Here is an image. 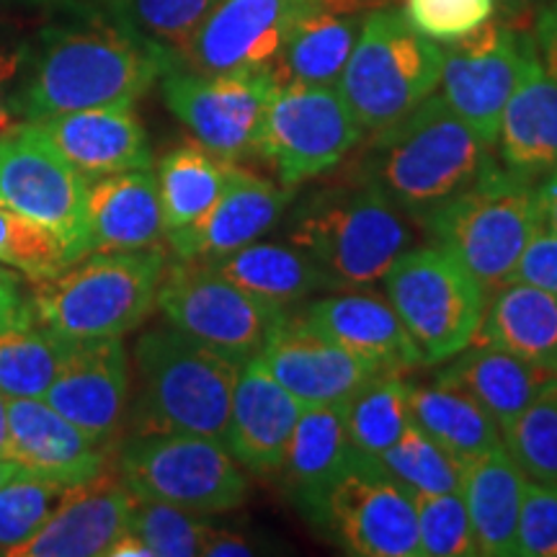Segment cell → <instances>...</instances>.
Listing matches in <instances>:
<instances>
[{
    "mask_svg": "<svg viewBox=\"0 0 557 557\" xmlns=\"http://www.w3.org/2000/svg\"><path fill=\"white\" fill-rule=\"evenodd\" d=\"M534 194H537L540 227L557 238V171L542 176L534 184Z\"/></svg>",
    "mask_w": 557,
    "mask_h": 557,
    "instance_id": "49",
    "label": "cell"
},
{
    "mask_svg": "<svg viewBox=\"0 0 557 557\" xmlns=\"http://www.w3.org/2000/svg\"><path fill=\"white\" fill-rule=\"evenodd\" d=\"M67 485L16 472L0 487V555L24 545L58 508Z\"/></svg>",
    "mask_w": 557,
    "mask_h": 557,
    "instance_id": "42",
    "label": "cell"
},
{
    "mask_svg": "<svg viewBox=\"0 0 557 557\" xmlns=\"http://www.w3.org/2000/svg\"><path fill=\"white\" fill-rule=\"evenodd\" d=\"M346 434L359 457L377 459L410 423L408 382L403 374H377L344 403Z\"/></svg>",
    "mask_w": 557,
    "mask_h": 557,
    "instance_id": "36",
    "label": "cell"
},
{
    "mask_svg": "<svg viewBox=\"0 0 557 557\" xmlns=\"http://www.w3.org/2000/svg\"><path fill=\"white\" fill-rule=\"evenodd\" d=\"M26 305H29V299H24V295H21L18 276L13 271L3 269V263H0V323L16 315Z\"/></svg>",
    "mask_w": 557,
    "mask_h": 557,
    "instance_id": "51",
    "label": "cell"
},
{
    "mask_svg": "<svg viewBox=\"0 0 557 557\" xmlns=\"http://www.w3.org/2000/svg\"><path fill=\"white\" fill-rule=\"evenodd\" d=\"M511 282H524L557 297V238L537 225L513 269Z\"/></svg>",
    "mask_w": 557,
    "mask_h": 557,
    "instance_id": "46",
    "label": "cell"
},
{
    "mask_svg": "<svg viewBox=\"0 0 557 557\" xmlns=\"http://www.w3.org/2000/svg\"><path fill=\"white\" fill-rule=\"evenodd\" d=\"M529 478L504 444L462 465V493L478 549L485 557L517 555L521 500Z\"/></svg>",
    "mask_w": 557,
    "mask_h": 557,
    "instance_id": "29",
    "label": "cell"
},
{
    "mask_svg": "<svg viewBox=\"0 0 557 557\" xmlns=\"http://www.w3.org/2000/svg\"><path fill=\"white\" fill-rule=\"evenodd\" d=\"M163 101L199 145L220 158H256L263 116L278 86L274 70L205 75L171 67L163 75Z\"/></svg>",
    "mask_w": 557,
    "mask_h": 557,
    "instance_id": "13",
    "label": "cell"
},
{
    "mask_svg": "<svg viewBox=\"0 0 557 557\" xmlns=\"http://www.w3.org/2000/svg\"><path fill=\"white\" fill-rule=\"evenodd\" d=\"M389 478L398 483L410 498L436 496V493H459L462 485V465L447 455L426 431L413 421L403 431L393 447L374 459Z\"/></svg>",
    "mask_w": 557,
    "mask_h": 557,
    "instance_id": "37",
    "label": "cell"
},
{
    "mask_svg": "<svg viewBox=\"0 0 557 557\" xmlns=\"http://www.w3.org/2000/svg\"><path fill=\"white\" fill-rule=\"evenodd\" d=\"M532 39L537 47L540 62L545 65L549 78L557 83V0H545L537 21H534Z\"/></svg>",
    "mask_w": 557,
    "mask_h": 557,
    "instance_id": "48",
    "label": "cell"
},
{
    "mask_svg": "<svg viewBox=\"0 0 557 557\" xmlns=\"http://www.w3.org/2000/svg\"><path fill=\"white\" fill-rule=\"evenodd\" d=\"M517 555L557 557V485L529 480L521 500Z\"/></svg>",
    "mask_w": 557,
    "mask_h": 557,
    "instance_id": "45",
    "label": "cell"
},
{
    "mask_svg": "<svg viewBox=\"0 0 557 557\" xmlns=\"http://www.w3.org/2000/svg\"><path fill=\"white\" fill-rule=\"evenodd\" d=\"M295 189L240 169L205 218L171 230L169 238L178 261L212 263L248 243L259 240L287 212Z\"/></svg>",
    "mask_w": 557,
    "mask_h": 557,
    "instance_id": "19",
    "label": "cell"
},
{
    "mask_svg": "<svg viewBox=\"0 0 557 557\" xmlns=\"http://www.w3.org/2000/svg\"><path fill=\"white\" fill-rule=\"evenodd\" d=\"M26 54L21 50H5L0 47V135H5L11 127H16V78L24 67Z\"/></svg>",
    "mask_w": 557,
    "mask_h": 557,
    "instance_id": "47",
    "label": "cell"
},
{
    "mask_svg": "<svg viewBox=\"0 0 557 557\" xmlns=\"http://www.w3.org/2000/svg\"><path fill=\"white\" fill-rule=\"evenodd\" d=\"M364 135L338 86L287 81L278 83L271 96L256 158L267 160L278 184L297 189L336 169Z\"/></svg>",
    "mask_w": 557,
    "mask_h": 557,
    "instance_id": "11",
    "label": "cell"
},
{
    "mask_svg": "<svg viewBox=\"0 0 557 557\" xmlns=\"http://www.w3.org/2000/svg\"><path fill=\"white\" fill-rule=\"evenodd\" d=\"M491 295L472 344L504 348L557 372V297L524 282H508Z\"/></svg>",
    "mask_w": 557,
    "mask_h": 557,
    "instance_id": "30",
    "label": "cell"
},
{
    "mask_svg": "<svg viewBox=\"0 0 557 557\" xmlns=\"http://www.w3.org/2000/svg\"><path fill=\"white\" fill-rule=\"evenodd\" d=\"M496 0H406V18L429 39L455 41L493 18Z\"/></svg>",
    "mask_w": 557,
    "mask_h": 557,
    "instance_id": "44",
    "label": "cell"
},
{
    "mask_svg": "<svg viewBox=\"0 0 557 557\" xmlns=\"http://www.w3.org/2000/svg\"><path fill=\"white\" fill-rule=\"evenodd\" d=\"M323 529L346 553L361 557H418L413 498L380 468L359 457L333 487Z\"/></svg>",
    "mask_w": 557,
    "mask_h": 557,
    "instance_id": "15",
    "label": "cell"
},
{
    "mask_svg": "<svg viewBox=\"0 0 557 557\" xmlns=\"http://www.w3.org/2000/svg\"><path fill=\"white\" fill-rule=\"evenodd\" d=\"M305 406L274 380L259 357L240 364L230 406L225 447L240 468L271 475L282 468Z\"/></svg>",
    "mask_w": 557,
    "mask_h": 557,
    "instance_id": "21",
    "label": "cell"
},
{
    "mask_svg": "<svg viewBox=\"0 0 557 557\" xmlns=\"http://www.w3.org/2000/svg\"><path fill=\"white\" fill-rule=\"evenodd\" d=\"M382 282L423 361H447L475 341L487 292L444 248L406 250Z\"/></svg>",
    "mask_w": 557,
    "mask_h": 557,
    "instance_id": "8",
    "label": "cell"
},
{
    "mask_svg": "<svg viewBox=\"0 0 557 557\" xmlns=\"http://www.w3.org/2000/svg\"><path fill=\"white\" fill-rule=\"evenodd\" d=\"M127 529L148 545L152 557H197L212 527L201 513L163 500L135 498Z\"/></svg>",
    "mask_w": 557,
    "mask_h": 557,
    "instance_id": "41",
    "label": "cell"
},
{
    "mask_svg": "<svg viewBox=\"0 0 557 557\" xmlns=\"http://www.w3.org/2000/svg\"><path fill=\"white\" fill-rule=\"evenodd\" d=\"M418 519V557L480 555L462 493L413 498Z\"/></svg>",
    "mask_w": 557,
    "mask_h": 557,
    "instance_id": "43",
    "label": "cell"
},
{
    "mask_svg": "<svg viewBox=\"0 0 557 557\" xmlns=\"http://www.w3.org/2000/svg\"><path fill=\"white\" fill-rule=\"evenodd\" d=\"M88 181L150 169L152 152L135 107H99L32 122Z\"/></svg>",
    "mask_w": 557,
    "mask_h": 557,
    "instance_id": "25",
    "label": "cell"
},
{
    "mask_svg": "<svg viewBox=\"0 0 557 557\" xmlns=\"http://www.w3.org/2000/svg\"><path fill=\"white\" fill-rule=\"evenodd\" d=\"M496 148L500 165L521 178L540 181L557 171V83L540 62L532 34L500 116Z\"/></svg>",
    "mask_w": 557,
    "mask_h": 557,
    "instance_id": "24",
    "label": "cell"
},
{
    "mask_svg": "<svg viewBox=\"0 0 557 557\" xmlns=\"http://www.w3.org/2000/svg\"><path fill=\"white\" fill-rule=\"evenodd\" d=\"M9 395L0 393V457L5 455V442H9Z\"/></svg>",
    "mask_w": 557,
    "mask_h": 557,
    "instance_id": "53",
    "label": "cell"
},
{
    "mask_svg": "<svg viewBox=\"0 0 557 557\" xmlns=\"http://www.w3.org/2000/svg\"><path fill=\"white\" fill-rule=\"evenodd\" d=\"M504 447L529 480L557 485V374L504 431Z\"/></svg>",
    "mask_w": 557,
    "mask_h": 557,
    "instance_id": "38",
    "label": "cell"
},
{
    "mask_svg": "<svg viewBox=\"0 0 557 557\" xmlns=\"http://www.w3.org/2000/svg\"><path fill=\"white\" fill-rule=\"evenodd\" d=\"M135 496L127 485L99 478L67 487L65 496L37 532L9 557H96L107 555L127 532Z\"/></svg>",
    "mask_w": 557,
    "mask_h": 557,
    "instance_id": "22",
    "label": "cell"
},
{
    "mask_svg": "<svg viewBox=\"0 0 557 557\" xmlns=\"http://www.w3.org/2000/svg\"><path fill=\"white\" fill-rule=\"evenodd\" d=\"M0 263L21 271L32 282L52 278L73 267V253L50 227L0 207Z\"/></svg>",
    "mask_w": 557,
    "mask_h": 557,
    "instance_id": "40",
    "label": "cell"
},
{
    "mask_svg": "<svg viewBox=\"0 0 557 557\" xmlns=\"http://www.w3.org/2000/svg\"><path fill=\"white\" fill-rule=\"evenodd\" d=\"M214 3L218 0H109V11L169 50L181 65V58Z\"/></svg>",
    "mask_w": 557,
    "mask_h": 557,
    "instance_id": "39",
    "label": "cell"
},
{
    "mask_svg": "<svg viewBox=\"0 0 557 557\" xmlns=\"http://www.w3.org/2000/svg\"><path fill=\"white\" fill-rule=\"evenodd\" d=\"M41 400L107 444L120 431L129 400V361L122 338L75 341Z\"/></svg>",
    "mask_w": 557,
    "mask_h": 557,
    "instance_id": "18",
    "label": "cell"
},
{
    "mask_svg": "<svg viewBox=\"0 0 557 557\" xmlns=\"http://www.w3.org/2000/svg\"><path fill=\"white\" fill-rule=\"evenodd\" d=\"M16 472H18L16 465L9 462V459H5V457H0V487L9 483V480L16 475Z\"/></svg>",
    "mask_w": 557,
    "mask_h": 557,
    "instance_id": "55",
    "label": "cell"
},
{
    "mask_svg": "<svg viewBox=\"0 0 557 557\" xmlns=\"http://www.w3.org/2000/svg\"><path fill=\"white\" fill-rule=\"evenodd\" d=\"M403 209L369 184L351 181L299 199L287 240L302 250L333 289L377 282L410 248Z\"/></svg>",
    "mask_w": 557,
    "mask_h": 557,
    "instance_id": "3",
    "label": "cell"
},
{
    "mask_svg": "<svg viewBox=\"0 0 557 557\" xmlns=\"http://www.w3.org/2000/svg\"><path fill=\"white\" fill-rule=\"evenodd\" d=\"M75 341L47 329L32 305L0 323V393L9 398H45Z\"/></svg>",
    "mask_w": 557,
    "mask_h": 557,
    "instance_id": "34",
    "label": "cell"
},
{
    "mask_svg": "<svg viewBox=\"0 0 557 557\" xmlns=\"http://www.w3.org/2000/svg\"><path fill=\"white\" fill-rule=\"evenodd\" d=\"M408 410L410 421L459 465L504 444V431L480 403L436 380L434 385H408Z\"/></svg>",
    "mask_w": 557,
    "mask_h": 557,
    "instance_id": "32",
    "label": "cell"
},
{
    "mask_svg": "<svg viewBox=\"0 0 557 557\" xmlns=\"http://www.w3.org/2000/svg\"><path fill=\"white\" fill-rule=\"evenodd\" d=\"M107 557H152L148 545L137 537L135 532H124L111 542V547L107 549Z\"/></svg>",
    "mask_w": 557,
    "mask_h": 557,
    "instance_id": "52",
    "label": "cell"
},
{
    "mask_svg": "<svg viewBox=\"0 0 557 557\" xmlns=\"http://www.w3.org/2000/svg\"><path fill=\"white\" fill-rule=\"evenodd\" d=\"M135 431H178L225 444L240 364L169 325L135 344Z\"/></svg>",
    "mask_w": 557,
    "mask_h": 557,
    "instance_id": "4",
    "label": "cell"
},
{
    "mask_svg": "<svg viewBox=\"0 0 557 557\" xmlns=\"http://www.w3.org/2000/svg\"><path fill=\"white\" fill-rule=\"evenodd\" d=\"M318 3H323L325 9H333V11L354 13V11L364 9V5H369V3H374V0H318Z\"/></svg>",
    "mask_w": 557,
    "mask_h": 557,
    "instance_id": "54",
    "label": "cell"
},
{
    "mask_svg": "<svg viewBox=\"0 0 557 557\" xmlns=\"http://www.w3.org/2000/svg\"><path fill=\"white\" fill-rule=\"evenodd\" d=\"M537 181L496 165L483 178L418 218L431 243L462 263L491 295L511 282L537 230Z\"/></svg>",
    "mask_w": 557,
    "mask_h": 557,
    "instance_id": "6",
    "label": "cell"
},
{
    "mask_svg": "<svg viewBox=\"0 0 557 557\" xmlns=\"http://www.w3.org/2000/svg\"><path fill=\"white\" fill-rule=\"evenodd\" d=\"M354 459L357 451L346 434L344 403L305 406L278 470L284 472V487L292 504L312 527L323 529L333 487L346 475Z\"/></svg>",
    "mask_w": 557,
    "mask_h": 557,
    "instance_id": "26",
    "label": "cell"
},
{
    "mask_svg": "<svg viewBox=\"0 0 557 557\" xmlns=\"http://www.w3.org/2000/svg\"><path fill=\"white\" fill-rule=\"evenodd\" d=\"M498 165L487 145L431 94L398 122L372 132L354 163V181L385 194L395 207L423 218Z\"/></svg>",
    "mask_w": 557,
    "mask_h": 557,
    "instance_id": "2",
    "label": "cell"
},
{
    "mask_svg": "<svg viewBox=\"0 0 557 557\" xmlns=\"http://www.w3.org/2000/svg\"><path fill=\"white\" fill-rule=\"evenodd\" d=\"M235 171H238V163L220 158L197 139L165 152L156 171L165 235L205 218L227 189Z\"/></svg>",
    "mask_w": 557,
    "mask_h": 557,
    "instance_id": "33",
    "label": "cell"
},
{
    "mask_svg": "<svg viewBox=\"0 0 557 557\" xmlns=\"http://www.w3.org/2000/svg\"><path fill=\"white\" fill-rule=\"evenodd\" d=\"M88 178L32 122L0 135V207L50 227L73 253L86 259Z\"/></svg>",
    "mask_w": 557,
    "mask_h": 557,
    "instance_id": "12",
    "label": "cell"
},
{
    "mask_svg": "<svg viewBox=\"0 0 557 557\" xmlns=\"http://www.w3.org/2000/svg\"><path fill=\"white\" fill-rule=\"evenodd\" d=\"M201 555L207 557H240V555H253V545L246 537L233 532H222V529H209Z\"/></svg>",
    "mask_w": 557,
    "mask_h": 557,
    "instance_id": "50",
    "label": "cell"
},
{
    "mask_svg": "<svg viewBox=\"0 0 557 557\" xmlns=\"http://www.w3.org/2000/svg\"><path fill=\"white\" fill-rule=\"evenodd\" d=\"M259 359L302 406H341L369 380L382 374L333 344L302 318L289 315L263 346Z\"/></svg>",
    "mask_w": 557,
    "mask_h": 557,
    "instance_id": "17",
    "label": "cell"
},
{
    "mask_svg": "<svg viewBox=\"0 0 557 557\" xmlns=\"http://www.w3.org/2000/svg\"><path fill=\"white\" fill-rule=\"evenodd\" d=\"M156 305L169 325L235 364L259 357L287 320L282 305L250 295L199 261H176L165 269Z\"/></svg>",
    "mask_w": 557,
    "mask_h": 557,
    "instance_id": "10",
    "label": "cell"
},
{
    "mask_svg": "<svg viewBox=\"0 0 557 557\" xmlns=\"http://www.w3.org/2000/svg\"><path fill=\"white\" fill-rule=\"evenodd\" d=\"M178 60L116 13L47 29L16 90L21 122L99 107H135Z\"/></svg>",
    "mask_w": 557,
    "mask_h": 557,
    "instance_id": "1",
    "label": "cell"
},
{
    "mask_svg": "<svg viewBox=\"0 0 557 557\" xmlns=\"http://www.w3.org/2000/svg\"><path fill=\"white\" fill-rule=\"evenodd\" d=\"M165 238L163 207L152 169L88 181L86 256L158 246Z\"/></svg>",
    "mask_w": 557,
    "mask_h": 557,
    "instance_id": "27",
    "label": "cell"
},
{
    "mask_svg": "<svg viewBox=\"0 0 557 557\" xmlns=\"http://www.w3.org/2000/svg\"><path fill=\"white\" fill-rule=\"evenodd\" d=\"M444 50L395 9H374L346 62L338 90L361 129L377 132L398 122L438 88Z\"/></svg>",
    "mask_w": 557,
    "mask_h": 557,
    "instance_id": "7",
    "label": "cell"
},
{
    "mask_svg": "<svg viewBox=\"0 0 557 557\" xmlns=\"http://www.w3.org/2000/svg\"><path fill=\"white\" fill-rule=\"evenodd\" d=\"M318 0H218L194 34L181 67L194 73H263L274 70L297 18Z\"/></svg>",
    "mask_w": 557,
    "mask_h": 557,
    "instance_id": "16",
    "label": "cell"
},
{
    "mask_svg": "<svg viewBox=\"0 0 557 557\" xmlns=\"http://www.w3.org/2000/svg\"><path fill=\"white\" fill-rule=\"evenodd\" d=\"M553 374L557 372L513 357L504 348L470 344L438 369L436 382L462 389L506 431Z\"/></svg>",
    "mask_w": 557,
    "mask_h": 557,
    "instance_id": "28",
    "label": "cell"
},
{
    "mask_svg": "<svg viewBox=\"0 0 557 557\" xmlns=\"http://www.w3.org/2000/svg\"><path fill=\"white\" fill-rule=\"evenodd\" d=\"M361 21L364 18L357 11H333L325 5H315L297 18L274 67L278 83L338 86L346 62L357 47Z\"/></svg>",
    "mask_w": 557,
    "mask_h": 557,
    "instance_id": "31",
    "label": "cell"
},
{
    "mask_svg": "<svg viewBox=\"0 0 557 557\" xmlns=\"http://www.w3.org/2000/svg\"><path fill=\"white\" fill-rule=\"evenodd\" d=\"M524 41L527 32L491 18L475 32L442 45L438 96L491 150L498 143L500 116L519 78Z\"/></svg>",
    "mask_w": 557,
    "mask_h": 557,
    "instance_id": "14",
    "label": "cell"
},
{
    "mask_svg": "<svg viewBox=\"0 0 557 557\" xmlns=\"http://www.w3.org/2000/svg\"><path fill=\"white\" fill-rule=\"evenodd\" d=\"M3 457L26 475L67 487L99 478L107 462L103 442L88 436L39 398L9 400V442Z\"/></svg>",
    "mask_w": 557,
    "mask_h": 557,
    "instance_id": "20",
    "label": "cell"
},
{
    "mask_svg": "<svg viewBox=\"0 0 557 557\" xmlns=\"http://www.w3.org/2000/svg\"><path fill=\"white\" fill-rule=\"evenodd\" d=\"M122 483L135 498L201 513H225L246 500L238 459L214 438L178 431L137 434L120 455Z\"/></svg>",
    "mask_w": 557,
    "mask_h": 557,
    "instance_id": "9",
    "label": "cell"
},
{
    "mask_svg": "<svg viewBox=\"0 0 557 557\" xmlns=\"http://www.w3.org/2000/svg\"><path fill=\"white\" fill-rule=\"evenodd\" d=\"M165 250L90 253L62 274L34 282L29 305L41 323L70 341L122 338L156 308Z\"/></svg>",
    "mask_w": 557,
    "mask_h": 557,
    "instance_id": "5",
    "label": "cell"
},
{
    "mask_svg": "<svg viewBox=\"0 0 557 557\" xmlns=\"http://www.w3.org/2000/svg\"><path fill=\"white\" fill-rule=\"evenodd\" d=\"M299 318L382 374H406L423 364L398 312L377 295L346 292L323 297Z\"/></svg>",
    "mask_w": 557,
    "mask_h": 557,
    "instance_id": "23",
    "label": "cell"
},
{
    "mask_svg": "<svg viewBox=\"0 0 557 557\" xmlns=\"http://www.w3.org/2000/svg\"><path fill=\"white\" fill-rule=\"evenodd\" d=\"M227 282L267 302L287 305L329 287L320 269L292 243H248L209 263Z\"/></svg>",
    "mask_w": 557,
    "mask_h": 557,
    "instance_id": "35",
    "label": "cell"
}]
</instances>
